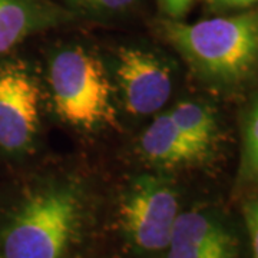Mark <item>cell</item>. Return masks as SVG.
Returning <instances> with one entry per match:
<instances>
[{
  "label": "cell",
  "mask_w": 258,
  "mask_h": 258,
  "mask_svg": "<svg viewBox=\"0 0 258 258\" xmlns=\"http://www.w3.org/2000/svg\"><path fill=\"white\" fill-rule=\"evenodd\" d=\"M159 30L203 82L237 88L258 72V12L194 23L166 19Z\"/></svg>",
  "instance_id": "obj_1"
},
{
  "label": "cell",
  "mask_w": 258,
  "mask_h": 258,
  "mask_svg": "<svg viewBox=\"0 0 258 258\" xmlns=\"http://www.w3.org/2000/svg\"><path fill=\"white\" fill-rule=\"evenodd\" d=\"M85 212L82 188L52 178L32 186L0 231V258H64L79 235Z\"/></svg>",
  "instance_id": "obj_2"
},
{
  "label": "cell",
  "mask_w": 258,
  "mask_h": 258,
  "mask_svg": "<svg viewBox=\"0 0 258 258\" xmlns=\"http://www.w3.org/2000/svg\"><path fill=\"white\" fill-rule=\"evenodd\" d=\"M56 113L75 128L98 129L115 122L113 89L102 60L82 46H64L47 62Z\"/></svg>",
  "instance_id": "obj_3"
},
{
  "label": "cell",
  "mask_w": 258,
  "mask_h": 258,
  "mask_svg": "<svg viewBox=\"0 0 258 258\" xmlns=\"http://www.w3.org/2000/svg\"><path fill=\"white\" fill-rule=\"evenodd\" d=\"M179 197L165 176L141 174L131 179L119 218L129 244L142 254L166 251L179 215Z\"/></svg>",
  "instance_id": "obj_4"
},
{
  "label": "cell",
  "mask_w": 258,
  "mask_h": 258,
  "mask_svg": "<svg viewBox=\"0 0 258 258\" xmlns=\"http://www.w3.org/2000/svg\"><path fill=\"white\" fill-rule=\"evenodd\" d=\"M42 92L36 78L22 62L0 64V149L26 154L40 129Z\"/></svg>",
  "instance_id": "obj_5"
},
{
  "label": "cell",
  "mask_w": 258,
  "mask_h": 258,
  "mask_svg": "<svg viewBox=\"0 0 258 258\" xmlns=\"http://www.w3.org/2000/svg\"><path fill=\"white\" fill-rule=\"evenodd\" d=\"M115 78L125 109L135 116L158 113L174 89L171 64L144 47L122 46L116 50Z\"/></svg>",
  "instance_id": "obj_6"
},
{
  "label": "cell",
  "mask_w": 258,
  "mask_h": 258,
  "mask_svg": "<svg viewBox=\"0 0 258 258\" xmlns=\"http://www.w3.org/2000/svg\"><path fill=\"white\" fill-rule=\"evenodd\" d=\"M166 258H238V240L218 214L205 210L181 211Z\"/></svg>",
  "instance_id": "obj_7"
},
{
  "label": "cell",
  "mask_w": 258,
  "mask_h": 258,
  "mask_svg": "<svg viewBox=\"0 0 258 258\" xmlns=\"http://www.w3.org/2000/svg\"><path fill=\"white\" fill-rule=\"evenodd\" d=\"M74 18L52 0H0V56L29 36L63 26Z\"/></svg>",
  "instance_id": "obj_8"
},
{
  "label": "cell",
  "mask_w": 258,
  "mask_h": 258,
  "mask_svg": "<svg viewBox=\"0 0 258 258\" xmlns=\"http://www.w3.org/2000/svg\"><path fill=\"white\" fill-rule=\"evenodd\" d=\"M139 149L148 162L164 168L191 165L207 157L176 128L168 112H161L142 132Z\"/></svg>",
  "instance_id": "obj_9"
},
{
  "label": "cell",
  "mask_w": 258,
  "mask_h": 258,
  "mask_svg": "<svg viewBox=\"0 0 258 258\" xmlns=\"http://www.w3.org/2000/svg\"><path fill=\"white\" fill-rule=\"evenodd\" d=\"M168 113L179 132L191 144L201 149L205 155L211 152L220 137V128L210 106L201 102L184 101L176 103Z\"/></svg>",
  "instance_id": "obj_10"
},
{
  "label": "cell",
  "mask_w": 258,
  "mask_h": 258,
  "mask_svg": "<svg viewBox=\"0 0 258 258\" xmlns=\"http://www.w3.org/2000/svg\"><path fill=\"white\" fill-rule=\"evenodd\" d=\"M240 179L242 182L258 181V99L249 108L245 119L242 134Z\"/></svg>",
  "instance_id": "obj_11"
},
{
  "label": "cell",
  "mask_w": 258,
  "mask_h": 258,
  "mask_svg": "<svg viewBox=\"0 0 258 258\" xmlns=\"http://www.w3.org/2000/svg\"><path fill=\"white\" fill-rule=\"evenodd\" d=\"M138 0H62V6L75 16L112 18L131 10Z\"/></svg>",
  "instance_id": "obj_12"
},
{
  "label": "cell",
  "mask_w": 258,
  "mask_h": 258,
  "mask_svg": "<svg viewBox=\"0 0 258 258\" xmlns=\"http://www.w3.org/2000/svg\"><path fill=\"white\" fill-rule=\"evenodd\" d=\"M244 218L251 241L252 258H258V197L245 204Z\"/></svg>",
  "instance_id": "obj_13"
},
{
  "label": "cell",
  "mask_w": 258,
  "mask_h": 258,
  "mask_svg": "<svg viewBox=\"0 0 258 258\" xmlns=\"http://www.w3.org/2000/svg\"><path fill=\"white\" fill-rule=\"evenodd\" d=\"M195 0H159L161 9L168 19L179 20L189 10Z\"/></svg>",
  "instance_id": "obj_14"
},
{
  "label": "cell",
  "mask_w": 258,
  "mask_h": 258,
  "mask_svg": "<svg viewBox=\"0 0 258 258\" xmlns=\"http://www.w3.org/2000/svg\"><path fill=\"white\" fill-rule=\"evenodd\" d=\"M210 8L215 12H227V10H238L257 5L258 0H207Z\"/></svg>",
  "instance_id": "obj_15"
}]
</instances>
